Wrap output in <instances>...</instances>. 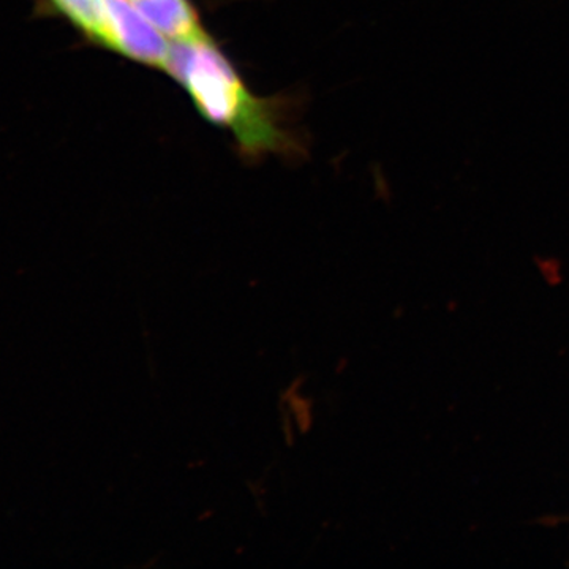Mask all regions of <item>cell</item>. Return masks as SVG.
<instances>
[{"mask_svg": "<svg viewBox=\"0 0 569 569\" xmlns=\"http://www.w3.org/2000/svg\"><path fill=\"white\" fill-rule=\"evenodd\" d=\"M51 13L73 26L92 44L108 48V0H44Z\"/></svg>", "mask_w": 569, "mask_h": 569, "instance_id": "277c9868", "label": "cell"}, {"mask_svg": "<svg viewBox=\"0 0 569 569\" xmlns=\"http://www.w3.org/2000/svg\"><path fill=\"white\" fill-rule=\"evenodd\" d=\"M168 41L130 0H108V51L167 71L173 51Z\"/></svg>", "mask_w": 569, "mask_h": 569, "instance_id": "7a4b0ae2", "label": "cell"}, {"mask_svg": "<svg viewBox=\"0 0 569 569\" xmlns=\"http://www.w3.org/2000/svg\"><path fill=\"white\" fill-rule=\"evenodd\" d=\"M164 39L189 43L209 37L190 0H130Z\"/></svg>", "mask_w": 569, "mask_h": 569, "instance_id": "3957f363", "label": "cell"}, {"mask_svg": "<svg viewBox=\"0 0 569 569\" xmlns=\"http://www.w3.org/2000/svg\"><path fill=\"white\" fill-rule=\"evenodd\" d=\"M302 381H293L282 395V406L288 407V413L293 419L299 432L306 433L313 426V403L309 397L302 396L299 391Z\"/></svg>", "mask_w": 569, "mask_h": 569, "instance_id": "5b68a950", "label": "cell"}, {"mask_svg": "<svg viewBox=\"0 0 569 569\" xmlns=\"http://www.w3.org/2000/svg\"><path fill=\"white\" fill-rule=\"evenodd\" d=\"M167 73L189 93L206 121L231 133L242 156L253 160L301 151L284 103L258 97L211 37L173 43Z\"/></svg>", "mask_w": 569, "mask_h": 569, "instance_id": "6da1fadb", "label": "cell"}]
</instances>
